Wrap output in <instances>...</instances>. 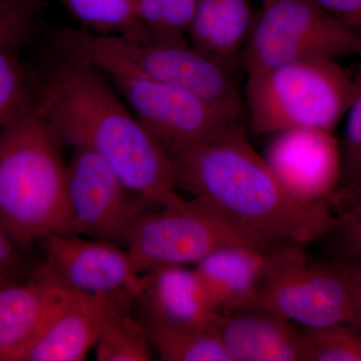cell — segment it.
<instances>
[{"mask_svg": "<svg viewBox=\"0 0 361 361\" xmlns=\"http://www.w3.org/2000/svg\"><path fill=\"white\" fill-rule=\"evenodd\" d=\"M16 49H0V130L28 110L40 96Z\"/></svg>", "mask_w": 361, "mask_h": 361, "instance_id": "7402d4cb", "label": "cell"}, {"mask_svg": "<svg viewBox=\"0 0 361 361\" xmlns=\"http://www.w3.org/2000/svg\"><path fill=\"white\" fill-rule=\"evenodd\" d=\"M338 228L346 245L361 261V221L339 220Z\"/></svg>", "mask_w": 361, "mask_h": 361, "instance_id": "4dcf8cb0", "label": "cell"}, {"mask_svg": "<svg viewBox=\"0 0 361 361\" xmlns=\"http://www.w3.org/2000/svg\"><path fill=\"white\" fill-rule=\"evenodd\" d=\"M71 231L126 248L140 219L159 208L121 180L99 157L75 149L68 164Z\"/></svg>", "mask_w": 361, "mask_h": 361, "instance_id": "30bf717a", "label": "cell"}, {"mask_svg": "<svg viewBox=\"0 0 361 361\" xmlns=\"http://www.w3.org/2000/svg\"><path fill=\"white\" fill-rule=\"evenodd\" d=\"M310 361H361V331L353 325L303 329Z\"/></svg>", "mask_w": 361, "mask_h": 361, "instance_id": "603a6c76", "label": "cell"}, {"mask_svg": "<svg viewBox=\"0 0 361 361\" xmlns=\"http://www.w3.org/2000/svg\"><path fill=\"white\" fill-rule=\"evenodd\" d=\"M110 35L116 49L149 77L200 97L243 122L245 106L234 68L188 44L185 35L154 33L145 40Z\"/></svg>", "mask_w": 361, "mask_h": 361, "instance_id": "9c48e42d", "label": "cell"}, {"mask_svg": "<svg viewBox=\"0 0 361 361\" xmlns=\"http://www.w3.org/2000/svg\"><path fill=\"white\" fill-rule=\"evenodd\" d=\"M85 27L94 33L118 35L134 40L148 39L155 32L142 25L134 4L128 0H61Z\"/></svg>", "mask_w": 361, "mask_h": 361, "instance_id": "44dd1931", "label": "cell"}, {"mask_svg": "<svg viewBox=\"0 0 361 361\" xmlns=\"http://www.w3.org/2000/svg\"><path fill=\"white\" fill-rule=\"evenodd\" d=\"M133 310L192 326L213 329L217 313L194 268L166 266L142 273Z\"/></svg>", "mask_w": 361, "mask_h": 361, "instance_id": "2e32d148", "label": "cell"}, {"mask_svg": "<svg viewBox=\"0 0 361 361\" xmlns=\"http://www.w3.org/2000/svg\"><path fill=\"white\" fill-rule=\"evenodd\" d=\"M61 44L111 82L140 122L171 156L222 135L244 130L243 122L212 104L140 71L111 42L110 35L68 32Z\"/></svg>", "mask_w": 361, "mask_h": 361, "instance_id": "277c9868", "label": "cell"}, {"mask_svg": "<svg viewBox=\"0 0 361 361\" xmlns=\"http://www.w3.org/2000/svg\"><path fill=\"white\" fill-rule=\"evenodd\" d=\"M23 248L25 246L0 225V283L23 281L32 275L33 269L28 268Z\"/></svg>", "mask_w": 361, "mask_h": 361, "instance_id": "d4e9b609", "label": "cell"}, {"mask_svg": "<svg viewBox=\"0 0 361 361\" xmlns=\"http://www.w3.org/2000/svg\"><path fill=\"white\" fill-rule=\"evenodd\" d=\"M262 6L240 56L247 75L314 56L360 54L361 32L313 0H267Z\"/></svg>", "mask_w": 361, "mask_h": 361, "instance_id": "ba28073f", "label": "cell"}, {"mask_svg": "<svg viewBox=\"0 0 361 361\" xmlns=\"http://www.w3.org/2000/svg\"><path fill=\"white\" fill-rule=\"evenodd\" d=\"M37 243L42 259L33 269L56 286L134 307L141 274L127 249L71 233L49 235Z\"/></svg>", "mask_w": 361, "mask_h": 361, "instance_id": "8fae6325", "label": "cell"}, {"mask_svg": "<svg viewBox=\"0 0 361 361\" xmlns=\"http://www.w3.org/2000/svg\"><path fill=\"white\" fill-rule=\"evenodd\" d=\"M106 298L68 292L20 361H82L94 349Z\"/></svg>", "mask_w": 361, "mask_h": 361, "instance_id": "9a60e30c", "label": "cell"}, {"mask_svg": "<svg viewBox=\"0 0 361 361\" xmlns=\"http://www.w3.org/2000/svg\"><path fill=\"white\" fill-rule=\"evenodd\" d=\"M254 16L248 0H197L187 33L197 49L235 68Z\"/></svg>", "mask_w": 361, "mask_h": 361, "instance_id": "ac0fdd59", "label": "cell"}, {"mask_svg": "<svg viewBox=\"0 0 361 361\" xmlns=\"http://www.w3.org/2000/svg\"><path fill=\"white\" fill-rule=\"evenodd\" d=\"M68 292L35 269L23 281L0 283V361H20Z\"/></svg>", "mask_w": 361, "mask_h": 361, "instance_id": "5bb4252c", "label": "cell"}, {"mask_svg": "<svg viewBox=\"0 0 361 361\" xmlns=\"http://www.w3.org/2000/svg\"><path fill=\"white\" fill-rule=\"evenodd\" d=\"M178 190L205 202L244 229L308 245L338 228L329 200H301L280 182L244 130L170 157Z\"/></svg>", "mask_w": 361, "mask_h": 361, "instance_id": "6da1fadb", "label": "cell"}, {"mask_svg": "<svg viewBox=\"0 0 361 361\" xmlns=\"http://www.w3.org/2000/svg\"><path fill=\"white\" fill-rule=\"evenodd\" d=\"M213 329L231 361H310L303 329L264 308L217 314Z\"/></svg>", "mask_w": 361, "mask_h": 361, "instance_id": "4fadbf2b", "label": "cell"}, {"mask_svg": "<svg viewBox=\"0 0 361 361\" xmlns=\"http://www.w3.org/2000/svg\"><path fill=\"white\" fill-rule=\"evenodd\" d=\"M361 56V49L360 51ZM361 148V63L357 77L353 80L350 106L346 113L345 137L342 159L349 160ZM343 166V165H342Z\"/></svg>", "mask_w": 361, "mask_h": 361, "instance_id": "4316f807", "label": "cell"}, {"mask_svg": "<svg viewBox=\"0 0 361 361\" xmlns=\"http://www.w3.org/2000/svg\"><path fill=\"white\" fill-rule=\"evenodd\" d=\"M281 243L244 229L205 202L193 198L145 214L126 249L142 274L166 266H195L223 247L268 251Z\"/></svg>", "mask_w": 361, "mask_h": 361, "instance_id": "52a82bcc", "label": "cell"}, {"mask_svg": "<svg viewBox=\"0 0 361 361\" xmlns=\"http://www.w3.org/2000/svg\"><path fill=\"white\" fill-rule=\"evenodd\" d=\"M70 59L42 90L45 116L59 144L96 154L153 206L180 203L184 198L161 145L101 71L84 59Z\"/></svg>", "mask_w": 361, "mask_h": 361, "instance_id": "7a4b0ae2", "label": "cell"}, {"mask_svg": "<svg viewBox=\"0 0 361 361\" xmlns=\"http://www.w3.org/2000/svg\"><path fill=\"white\" fill-rule=\"evenodd\" d=\"M271 135L264 158L285 188L301 200H329L343 165L332 132L301 128Z\"/></svg>", "mask_w": 361, "mask_h": 361, "instance_id": "7c38bea8", "label": "cell"}, {"mask_svg": "<svg viewBox=\"0 0 361 361\" xmlns=\"http://www.w3.org/2000/svg\"><path fill=\"white\" fill-rule=\"evenodd\" d=\"M134 9L137 20L152 32L163 33V0H135Z\"/></svg>", "mask_w": 361, "mask_h": 361, "instance_id": "f546056e", "label": "cell"}, {"mask_svg": "<svg viewBox=\"0 0 361 361\" xmlns=\"http://www.w3.org/2000/svg\"><path fill=\"white\" fill-rule=\"evenodd\" d=\"M353 92V80L336 59L314 56L249 75L244 106L256 134L301 128L334 132Z\"/></svg>", "mask_w": 361, "mask_h": 361, "instance_id": "5b68a950", "label": "cell"}, {"mask_svg": "<svg viewBox=\"0 0 361 361\" xmlns=\"http://www.w3.org/2000/svg\"><path fill=\"white\" fill-rule=\"evenodd\" d=\"M361 196V148L344 161L341 179L337 183L329 202L336 215L345 210Z\"/></svg>", "mask_w": 361, "mask_h": 361, "instance_id": "484cf974", "label": "cell"}, {"mask_svg": "<svg viewBox=\"0 0 361 361\" xmlns=\"http://www.w3.org/2000/svg\"><path fill=\"white\" fill-rule=\"evenodd\" d=\"M23 1L30 2V4H37V1H35V0H23Z\"/></svg>", "mask_w": 361, "mask_h": 361, "instance_id": "836d02e7", "label": "cell"}, {"mask_svg": "<svg viewBox=\"0 0 361 361\" xmlns=\"http://www.w3.org/2000/svg\"><path fill=\"white\" fill-rule=\"evenodd\" d=\"M99 361H149L154 350L133 308L106 298V314L96 346Z\"/></svg>", "mask_w": 361, "mask_h": 361, "instance_id": "ffe728a7", "label": "cell"}, {"mask_svg": "<svg viewBox=\"0 0 361 361\" xmlns=\"http://www.w3.org/2000/svg\"><path fill=\"white\" fill-rule=\"evenodd\" d=\"M61 146L47 123L42 92L0 130V225L25 247L71 233Z\"/></svg>", "mask_w": 361, "mask_h": 361, "instance_id": "3957f363", "label": "cell"}, {"mask_svg": "<svg viewBox=\"0 0 361 361\" xmlns=\"http://www.w3.org/2000/svg\"><path fill=\"white\" fill-rule=\"evenodd\" d=\"M339 220L361 221V196L337 215Z\"/></svg>", "mask_w": 361, "mask_h": 361, "instance_id": "d6a6232c", "label": "cell"}, {"mask_svg": "<svg viewBox=\"0 0 361 361\" xmlns=\"http://www.w3.org/2000/svg\"><path fill=\"white\" fill-rule=\"evenodd\" d=\"M330 16L361 32V0H313Z\"/></svg>", "mask_w": 361, "mask_h": 361, "instance_id": "f1b7e54d", "label": "cell"}, {"mask_svg": "<svg viewBox=\"0 0 361 361\" xmlns=\"http://www.w3.org/2000/svg\"><path fill=\"white\" fill-rule=\"evenodd\" d=\"M303 247L284 242L268 251L254 307L269 310L301 329L334 324L358 329L355 294L341 262H314Z\"/></svg>", "mask_w": 361, "mask_h": 361, "instance_id": "8992f818", "label": "cell"}, {"mask_svg": "<svg viewBox=\"0 0 361 361\" xmlns=\"http://www.w3.org/2000/svg\"><path fill=\"white\" fill-rule=\"evenodd\" d=\"M156 353L164 361H231L215 330L161 319L134 310Z\"/></svg>", "mask_w": 361, "mask_h": 361, "instance_id": "d6986e66", "label": "cell"}, {"mask_svg": "<svg viewBox=\"0 0 361 361\" xmlns=\"http://www.w3.org/2000/svg\"><path fill=\"white\" fill-rule=\"evenodd\" d=\"M197 0H163L164 32L185 35L196 11Z\"/></svg>", "mask_w": 361, "mask_h": 361, "instance_id": "83f0119b", "label": "cell"}, {"mask_svg": "<svg viewBox=\"0 0 361 361\" xmlns=\"http://www.w3.org/2000/svg\"><path fill=\"white\" fill-rule=\"evenodd\" d=\"M268 251L223 247L194 266L217 314H231L255 306Z\"/></svg>", "mask_w": 361, "mask_h": 361, "instance_id": "e0dca14e", "label": "cell"}, {"mask_svg": "<svg viewBox=\"0 0 361 361\" xmlns=\"http://www.w3.org/2000/svg\"><path fill=\"white\" fill-rule=\"evenodd\" d=\"M341 265L353 286L356 313H357L358 329L361 331V263L341 262Z\"/></svg>", "mask_w": 361, "mask_h": 361, "instance_id": "1f68e13d", "label": "cell"}, {"mask_svg": "<svg viewBox=\"0 0 361 361\" xmlns=\"http://www.w3.org/2000/svg\"><path fill=\"white\" fill-rule=\"evenodd\" d=\"M259 1L262 2L263 4H265V2L267 1V0H259Z\"/></svg>", "mask_w": 361, "mask_h": 361, "instance_id": "e575fe53", "label": "cell"}, {"mask_svg": "<svg viewBox=\"0 0 361 361\" xmlns=\"http://www.w3.org/2000/svg\"><path fill=\"white\" fill-rule=\"evenodd\" d=\"M35 6L23 0H0V49H18L30 42L35 32Z\"/></svg>", "mask_w": 361, "mask_h": 361, "instance_id": "cb8c5ba5", "label": "cell"}]
</instances>
